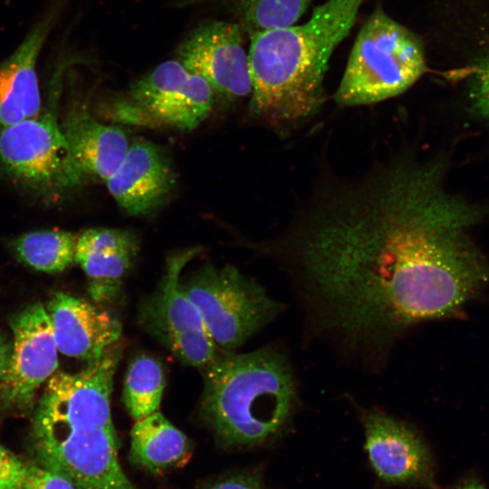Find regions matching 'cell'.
<instances>
[{
	"instance_id": "2e32d148",
	"label": "cell",
	"mask_w": 489,
	"mask_h": 489,
	"mask_svg": "<svg viewBox=\"0 0 489 489\" xmlns=\"http://www.w3.org/2000/svg\"><path fill=\"white\" fill-rule=\"evenodd\" d=\"M55 9L33 28L16 50L0 62V130L42 111L37 61L57 14Z\"/></svg>"
},
{
	"instance_id": "7a4b0ae2",
	"label": "cell",
	"mask_w": 489,
	"mask_h": 489,
	"mask_svg": "<svg viewBox=\"0 0 489 489\" xmlns=\"http://www.w3.org/2000/svg\"><path fill=\"white\" fill-rule=\"evenodd\" d=\"M364 2L326 0L302 24L249 35L251 108L257 116L285 132L319 110L329 61Z\"/></svg>"
},
{
	"instance_id": "30bf717a",
	"label": "cell",
	"mask_w": 489,
	"mask_h": 489,
	"mask_svg": "<svg viewBox=\"0 0 489 489\" xmlns=\"http://www.w3.org/2000/svg\"><path fill=\"white\" fill-rule=\"evenodd\" d=\"M120 355L115 344L79 372L57 370L37 402L32 429H115L110 395Z\"/></svg>"
},
{
	"instance_id": "e0dca14e",
	"label": "cell",
	"mask_w": 489,
	"mask_h": 489,
	"mask_svg": "<svg viewBox=\"0 0 489 489\" xmlns=\"http://www.w3.org/2000/svg\"><path fill=\"white\" fill-rule=\"evenodd\" d=\"M137 249L135 235L124 229L91 228L77 237L75 262L87 276L92 300L100 302L116 296Z\"/></svg>"
},
{
	"instance_id": "603a6c76",
	"label": "cell",
	"mask_w": 489,
	"mask_h": 489,
	"mask_svg": "<svg viewBox=\"0 0 489 489\" xmlns=\"http://www.w3.org/2000/svg\"><path fill=\"white\" fill-rule=\"evenodd\" d=\"M165 388L161 364L148 355L135 357L129 363L124 380L122 401L135 420L157 412Z\"/></svg>"
},
{
	"instance_id": "52a82bcc",
	"label": "cell",
	"mask_w": 489,
	"mask_h": 489,
	"mask_svg": "<svg viewBox=\"0 0 489 489\" xmlns=\"http://www.w3.org/2000/svg\"><path fill=\"white\" fill-rule=\"evenodd\" d=\"M55 90L48 108L0 130V165L15 180L44 195L79 187L85 177L74 160L55 113Z\"/></svg>"
},
{
	"instance_id": "3957f363",
	"label": "cell",
	"mask_w": 489,
	"mask_h": 489,
	"mask_svg": "<svg viewBox=\"0 0 489 489\" xmlns=\"http://www.w3.org/2000/svg\"><path fill=\"white\" fill-rule=\"evenodd\" d=\"M202 414L219 440L255 445L277 435L298 404L296 379L280 350H226L203 369Z\"/></svg>"
},
{
	"instance_id": "ffe728a7",
	"label": "cell",
	"mask_w": 489,
	"mask_h": 489,
	"mask_svg": "<svg viewBox=\"0 0 489 489\" xmlns=\"http://www.w3.org/2000/svg\"><path fill=\"white\" fill-rule=\"evenodd\" d=\"M190 451L186 435L158 411L136 420L131 428L129 460L151 473L180 464Z\"/></svg>"
},
{
	"instance_id": "d6986e66",
	"label": "cell",
	"mask_w": 489,
	"mask_h": 489,
	"mask_svg": "<svg viewBox=\"0 0 489 489\" xmlns=\"http://www.w3.org/2000/svg\"><path fill=\"white\" fill-rule=\"evenodd\" d=\"M461 7L462 62L449 74L464 82L471 111L489 124V12L470 0Z\"/></svg>"
},
{
	"instance_id": "6da1fadb",
	"label": "cell",
	"mask_w": 489,
	"mask_h": 489,
	"mask_svg": "<svg viewBox=\"0 0 489 489\" xmlns=\"http://www.w3.org/2000/svg\"><path fill=\"white\" fill-rule=\"evenodd\" d=\"M442 159L402 152L318 190L283 254L313 330L360 360H383L422 321L458 318L489 284L468 230L484 211L450 194Z\"/></svg>"
},
{
	"instance_id": "f1b7e54d",
	"label": "cell",
	"mask_w": 489,
	"mask_h": 489,
	"mask_svg": "<svg viewBox=\"0 0 489 489\" xmlns=\"http://www.w3.org/2000/svg\"><path fill=\"white\" fill-rule=\"evenodd\" d=\"M9 489H30V488L24 484V485H21V486L12 487V488H9Z\"/></svg>"
},
{
	"instance_id": "44dd1931",
	"label": "cell",
	"mask_w": 489,
	"mask_h": 489,
	"mask_svg": "<svg viewBox=\"0 0 489 489\" xmlns=\"http://www.w3.org/2000/svg\"><path fill=\"white\" fill-rule=\"evenodd\" d=\"M312 0H176L177 7L210 5L230 14L244 34L295 24Z\"/></svg>"
},
{
	"instance_id": "d4e9b609",
	"label": "cell",
	"mask_w": 489,
	"mask_h": 489,
	"mask_svg": "<svg viewBox=\"0 0 489 489\" xmlns=\"http://www.w3.org/2000/svg\"><path fill=\"white\" fill-rule=\"evenodd\" d=\"M24 485L30 489H76L63 475L33 464H27Z\"/></svg>"
},
{
	"instance_id": "5bb4252c",
	"label": "cell",
	"mask_w": 489,
	"mask_h": 489,
	"mask_svg": "<svg viewBox=\"0 0 489 489\" xmlns=\"http://www.w3.org/2000/svg\"><path fill=\"white\" fill-rule=\"evenodd\" d=\"M45 308L58 351L65 356L91 362L120 337L122 327L116 317L66 292L53 293Z\"/></svg>"
},
{
	"instance_id": "4fadbf2b",
	"label": "cell",
	"mask_w": 489,
	"mask_h": 489,
	"mask_svg": "<svg viewBox=\"0 0 489 489\" xmlns=\"http://www.w3.org/2000/svg\"><path fill=\"white\" fill-rule=\"evenodd\" d=\"M362 424L369 462L382 480L420 484L432 481L430 452L410 426L379 409L363 410Z\"/></svg>"
},
{
	"instance_id": "7c38bea8",
	"label": "cell",
	"mask_w": 489,
	"mask_h": 489,
	"mask_svg": "<svg viewBox=\"0 0 489 489\" xmlns=\"http://www.w3.org/2000/svg\"><path fill=\"white\" fill-rule=\"evenodd\" d=\"M244 33L235 22L211 20L194 28L178 45L176 56L187 69L203 77L224 99L252 93Z\"/></svg>"
},
{
	"instance_id": "8fae6325",
	"label": "cell",
	"mask_w": 489,
	"mask_h": 489,
	"mask_svg": "<svg viewBox=\"0 0 489 489\" xmlns=\"http://www.w3.org/2000/svg\"><path fill=\"white\" fill-rule=\"evenodd\" d=\"M11 353L0 381L4 404L22 413L30 411L43 386L57 371L58 349L43 304L35 302L10 320Z\"/></svg>"
},
{
	"instance_id": "9c48e42d",
	"label": "cell",
	"mask_w": 489,
	"mask_h": 489,
	"mask_svg": "<svg viewBox=\"0 0 489 489\" xmlns=\"http://www.w3.org/2000/svg\"><path fill=\"white\" fill-rule=\"evenodd\" d=\"M197 253V248L187 249L168 259L158 289L140 305L139 319L181 362L203 369L218 351L180 281L181 271Z\"/></svg>"
},
{
	"instance_id": "83f0119b",
	"label": "cell",
	"mask_w": 489,
	"mask_h": 489,
	"mask_svg": "<svg viewBox=\"0 0 489 489\" xmlns=\"http://www.w3.org/2000/svg\"><path fill=\"white\" fill-rule=\"evenodd\" d=\"M455 489H486L483 484L475 480H466L458 484Z\"/></svg>"
},
{
	"instance_id": "277c9868",
	"label": "cell",
	"mask_w": 489,
	"mask_h": 489,
	"mask_svg": "<svg viewBox=\"0 0 489 489\" xmlns=\"http://www.w3.org/2000/svg\"><path fill=\"white\" fill-rule=\"evenodd\" d=\"M427 71L420 37L378 7L357 34L334 101L340 107L378 103L402 94Z\"/></svg>"
},
{
	"instance_id": "4316f807",
	"label": "cell",
	"mask_w": 489,
	"mask_h": 489,
	"mask_svg": "<svg viewBox=\"0 0 489 489\" xmlns=\"http://www.w3.org/2000/svg\"><path fill=\"white\" fill-rule=\"evenodd\" d=\"M11 353V343L7 342L0 334V381L6 369Z\"/></svg>"
},
{
	"instance_id": "7402d4cb",
	"label": "cell",
	"mask_w": 489,
	"mask_h": 489,
	"mask_svg": "<svg viewBox=\"0 0 489 489\" xmlns=\"http://www.w3.org/2000/svg\"><path fill=\"white\" fill-rule=\"evenodd\" d=\"M77 236L62 230H41L20 235L11 242L19 261L43 273H58L75 262Z\"/></svg>"
},
{
	"instance_id": "5b68a950",
	"label": "cell",
	"mask_w": 489,
	"mask_h": 489,
	"mask_svg": "<svg viewBox=\"0 0 489 489\" xmlns=\"http://www.w3.org/2000/svg\"><path fill=\"white\" fill-rule=\"evenodd\" d=\"M182 286L216 347L229 351L269 323L283 308L259 283L230 265H205Z\"/></svg>"
},
{
	"instance_id": "ac0fdd59",
	"label": "cell",
	"mask_w": 489,
	"mask_h": 489,
	"mask_svg": "<svg viewBox=\"0 0 489 489\" xmlns=\"http://www.w3.org/2000/svg\"><path fill=\"white\" fill-rule=\"evenodd\" d=\"M62 128L85 179L93 177L106 182L130 145L121 128L98 121L82 106L69 110Z\"/></svg>"
},
{
	"instance_id": "484cf974",
	"label": "cell",
	"mask_w": 489,
	"mask_h": 489,
	"mask_svg": "<svg viewBox=\"0 0 489 489\" xmlns=\"http://www.w3.org/2000/svg\"><path fill=\"white\" fill-rule=\"evenodd\" d=\"M210 489H264L252 475H235L216 483Z\"/></svg>"
},
{
	"instance_id": "cb8c5ba5",
	"label": "cell",
	"mask_w": 489,
	"mask_h": 489,
	"mask_svg": "<svg viewBox=\"0 0 489 489\" xmlns=\"http://www.w3.org/2000/svg\"><path fill=\"white\" fill-rule=\"evenodd\" d=\"M27 464L0 444V489L24 484Z\"/></svg>"
},
{
	"instance_id": "ba28073f",
	"label": "cell",
	"mask_w": 489,
	"mask_h": 489,
	"mask_svg": "<svg viewBox=\"0 0 489 489\" xmlns=\"http://www.w3.org/2000/svg\"><path fill=\"white\" fill-rule=\"evenodd\" d=\"M38 465L69 479L76 489H139L119 459L115 429H32Z\"/></svg>"
},
{
	"instance_id": "9a60e30c",
	"label": "cell",
	"mask_w": 489,
	"mask_h": 489,
	"mask_svg": "<svg viewBox=\"0 0 489 489\" xmlns=\"http://www.w3.org/2000/svg\"><path fill=\"white\" fill-rule=\"evenodd\" d=\"M174 182L172 168L159 148L146 140H135L105 183L117 203L136 216L158 206Z\"/></svg>"
},
{
	"instance_id": "8992f818",
	"label": "cell",
	"mask_w": 489,
	"mask_h": 489,
	"mask_svg": "<svg viewBox=\"0 0 489 489\" xmlns=\"http://www.w3.org/2000/svg\"><path fill=\"white\" fill-rule=\"evenodd\" d=\"M216 93L200 75L178 60L159 63L113 100L109 115L117 122L190 131L212 110Z\"/></svg>"
}]
</instances>
